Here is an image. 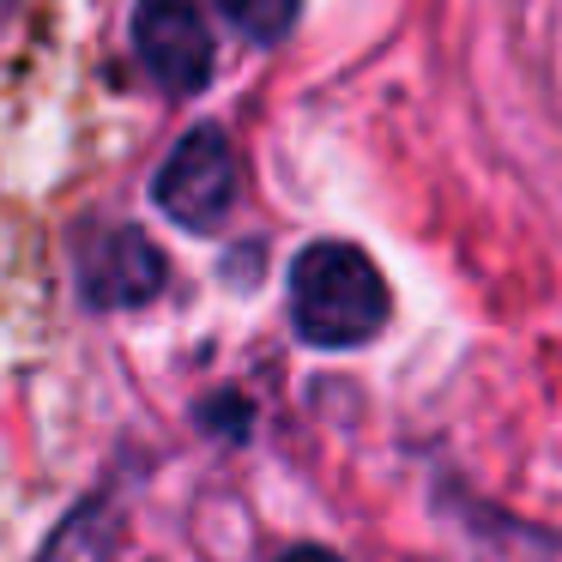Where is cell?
I'll return each instance as SVG.
<instances>
[{
	"label": "cell",
	"instance_id": "cell-1",
	"mask_svg": "<svg viewBox=\"0 0 562 562\" xmlns=\"http://www.w3.org/2000/svg\"><path fill=\"white\" fill-rule=\"evenodd\" d=\"M291 315L308 345H369L387 327V279L351 243H315L291 267Z\"/></svg>",
	"mask_w": 562,
	"mask_h": 562
},
{
	"label": "cell",
	"instance_id": "cell-2",
	"mask_svg": "<svg viewBox=\"0 0 562 562\" xmlns=\"http://www.w3.org/2000/svg\"><path fill=\"white\" fill-rule=\"evenodd\" d=\"M151 200L170 212L182 231H218L236 200V151L218 127H194L176 139V151L158 164Z\"/></svg>",
	"mask_w": 562,
	"mask_h": 562
},
{
	"label": "cell",
	"instance_id": "cell-3",
	"mask_svg": "<svg viewBox=\"0 0 562 562\" xmlns=\"http://www.w3.org/2000/svg\"><path fill=\"white\" fill-rule=\"evenodd\" d=\"M134 49L170 91H200L212 79V31L200 0H134Z\"/></svg>",
	"mask_w": 562,
	"mask_h": 562
},
{
	"label": "cell",
	"instance_id": "cell-4",
	"mask_svg": "<svg viewBox=\"0 0 562 562\" xmlns=\"http://www.w3.org/2000/svg\"><path fill=\"white\" fill-rule=\"evenodd\" d=\"M86 291L98 296V303H115V308L146 303V296L164 291V255L139 231H115L110 243L86 260Z\"/></svg>",
	"mask_w": 562,
	"mask_h": 562
},
{
	"label": "cell",
	"instance_id": "cell-5",
	"mask_svg": "<svg viewBox=\"0 0 562 562\" xmlns=\"http://www.w3.org/2000/svg\"><path fill=\"white\" fill-rule=\"evenodd\" d=\"M110 544H115L110 508H79L74 520L55 532V544L43 550V562H110Z\"/></svg>",
	"mask_w": 562,
	"mask_h": 562
},
{
	"label": "cell",
	"instance_id": "cell-6",
	"mask_svg": "<svg viewBox=\"0 0 562 562\" xmlns=\"http://www.w3.org/2000/svg\"><path fill=\"white\" fill-rule=\"evenodd\" d=\"M224 13H231V25L243 31V37H255V43H279L284 31L296 25L303 0H224Z\"/></svg>",
	"mask_w": 562,
	"mask_h": 562
},
{
	"label": "cell",
	"instance_id": "cell-7",
	"mask_svg": "<svg viewBox=\"0 0 562 562\" xmlns=\"http://www.w3.org/2000/svg\"><path fill=\"white\" fill-rule=\"evenodd\" d=\"M279 562H345L339 550H327V544H296V550H284Z\"/></svg>",
	"mask_w": 562,
	"mask_h": 562
},
{
	"label": "cell",
	"instance_id": "cell-8",
	"mask_svg": "<svg viewBox=\"0 0 562 562\" xmlns=\"http://www.w3.org/2000/svg\"><path fill=\"white\" fill-rule=\"evenodd\" d=\"M13 7H19V0H0V25H7V19H13Z\"/></svg>",
	"mask_w": 562,
	"mask_h": 562
}]
</instances>
